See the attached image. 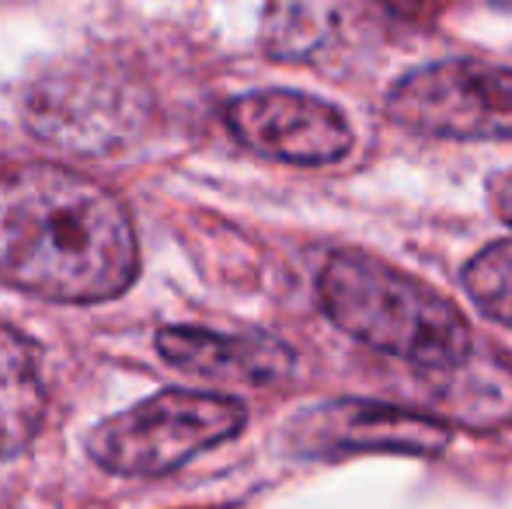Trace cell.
I'll return each instance as SVG.
<instances>
[{
  "label": "cell",
  "instance_id": "1",
  "mask_svg": "<svg viewBox=\"0 0 512 509\" xmlns=\"http://www.w3.org/2000/svg\"><path fill=\"white\" fill-rule=\"evenodd\" d=\"M140 245L126 203L49 161H0V283L56 304L126 293Z\"/></svg>",
  "mask_w": 512,
  "mask_h": 509
},
{
  "label": "cell",
  "instance_id": "2",
  "mask_svg": "<svg viewBox=\"0 0 512 509\" xmlns=\"http://www.w3.org/2000/svg\"><path fill=\"white\" fill-rule=\"evenodd\" d=\"M317 297L335 328L425 377L453 370L478 349L471 321L450 297L356 248L328 255Z\"/></svg>",
  "mask_w": 512,
  "mask_h": 509
},
{
  "label": "cell",
  "instance_id": "3",
  "mask_svg": "<svg viewBox=\"0 0 512 509\" xmlns=\"http://www.w3.org/2000/svg\"><path fill=\"white\" fill-rule=\"evenodd\" d=\"M244 426L248 408L230 394L171 387L102 419L88 433L84 450L108 475L161 478L241 436Z\"/></svg>",
  "mask_w": 512,
  "mask_h": 509
},
{
  "label": "cell",
  "instance_id": "4",
  "mask_svg": "<svg viewBox=\"0 0 512 509\" xmlns=\"http://www.w3.org/2000/svg\"><path fill=\"white\" fill-rule=\"evenodd\" d=\"M387 119L436 140H512V70L485 60H439L387 91Z\"/></svg>",
  "mask_w": 512,
  "mask_h": 509
},
{
  "label": "cell",
  "instance_id": "5",
  "mask_svg": "<svg viewBox=\"0 0 512 509\" xmlns=\"http://www.w3.org/2000/svg\"><path fill=\"white\" fill-rule=\"evenodd\" d=\"M453 440L443 419L387 401L335 398L310 405L286 426V443L297 457H349V454H401L439 457Z\"/></svg>",
  "mask_w": 512,
  "mask_h": 509
},
{
  "label": "cell",
  "instance_id": "6",
  "mask_svg": "<svg viewBox=\"0 0 512 509\" xmlns=\"http://www.w3.org/2000/svg\"><path fill=\"white\" fill-rule=\"evenodd\" d=\"M230 133L255 154L286 164H335L352 150V126L335 105L304 91H251L223 109Z\"/></svg>",
  "mask_w": 512,
  "mask_h": 509
},
{
  "label": "cell",
  "instance_id": "7",
  "mask_svg": "<svg viewBox=\"0 0 512 509\" xmlns=\"http://www.w3.org/2000/svg\"><path fill=\"white\" fill-rule=\"evenodd\" d=\"M133 109L105 77H56L39 84L28 102V123L46 143L67 147L74 154L108 150L119 133H126Z\"/></svg>",
  "mask_w": 512,
  "mask_h": 509
},
{
  "label": "cell",
  "instance_id": "8",
  "mask_svg": "<svg viewBox=\"0 0 512 509\" xmlns=\"http://www.w3.org/2000/svg\"><path fill=\"white\" fill-rule=\"evenodd\" d=\"M157 353L185 374L262 387L290 381L293 367H297L293 349L265 332L216 335L206 332V328H161L157 332Z\"/></svg>",
  "mask_w": 512,
  "mask_h": 509
},
{
  "label": "cell",
  "instance_id": "9",
  "mask_svg": "<svg viewBox=\"0 0 512 509\" xmlns=\"http://www.w3.org/2000/svg\"><path fill=\"white\" fill-rule=\"evenodd\" d=\"M436 377V408L446 426L502 429L512 426V367L502 356L474 349L464 363Z\"/></svg>",
  "mask_w": 512,
  "mask_h": 509
},
{
  "label": "cell",
  "instance_id": "10",
  "mask_svg": "<svg viewBox=\"0 0 512 509\" xmlns=\"http://www.w3.org/2000/svg\"><path fill=\"white\" fill-rule=\"evenodd\" d=\"M359 0H269L262 49L279 63H317L356 25Z\"/></svg>",
  "mask_w": 512,
  "mask_h": 509
},
{
  "label": "cell",
  "instance_id": "11",
  "mask_svg": "<svg viewBox=\"0 0 512 509\" xmlns=\"http://www.w3.org/2000/svg\"><path fill=\"white\" fill-rule=\"evenodd\" d=\"M46 419L39 346L0 325V461L21 454Z\"/></svg>",
  "mask_w": 512,
  "mask_h": 509
},
{
  "label": "cell",
  "instance_id": "12",
  "mask_svg": "<svg viewBox=\"0 0 512 509\" xmlns=\"http://www.w3.org/2000/svg\"><path fill=\"white\" fill-rule=\"evenodd\" d=\"M460 283L485 318L512 328V241H495L474 255Z\"/></svg>",
  "mask_w": 512,
  "mask_h": 509
},
{
  "label": "cell",
  "instance_id": "13",
  "mask_svg": "<svg viewBox=\"0 0 512 509\" xmlns=\"http://www.w3.org/2000/svg\"><path fill=\"white\" fill-rule=\"evenodd\" d=\"M488 199H492V210L512 227V171H499L488 182Z\"/></svg>",
  "mask_w": 512,
  "mask_h": 509
}]
</instances>
